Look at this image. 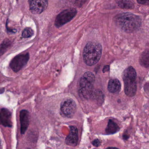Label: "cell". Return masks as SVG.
<instances>
[{
	"mask_svg": "<svg viewBox=\"0 0 149 149\" xmlns=\"http://www.w3.org/2000/svg\"><path fill=\"white\" fill-rule=\"evenodd\" d=\"M77 10L75 8H69L64 10L56 17L55 25L57 28H60L70 22L77 15Z\"/></svg>",
	"mask_w": 149,
	"mask_h": 149,
	"instance_id": "cell-5",
	"label": "cell"
},
{
	"mask_svg": "<svg viewBox=\"0 0 149 149\" xmlns=\"http://www.w3.org/2000/svg\"><path fill=\"white\" fill-rule=\"evenodd\" d=\"M70 132L69 134L66 138L65 144L70 146H77L78 144V130L76 126H70Z\"/></svg>",
	"mask_w": 149,
	"mask_h": 149,
	"instance_id": "cell-10",
	"label": "cell"
},
{
	"mask_svg": "<svg viewBox=\"0 0 149 149\" xmlns=\"http://www.w3.org/2000/svg\"><path fill=\"white\" fill-rule=\"evenodd\" d=\"M140 62L142 65L145 67H148L149 64V53L148 52H144L141 55Z\"/></svg>",
	"mask_w": 149,
	"mask_h": 149,
	"instance_id": "cell-16",
	"label": "cell"
},
{
	"mask_svg": "<svg viewBox=\"0 0 149 149\" xmlns=\"http://www.w3.org/2000/svg\"><path fill=\"white\" fill-rule=\"evenodd\" d=\"M0 124L5 127L12 126V113L7 109L2 108L0 109Z\"/></svg>",
	"mask_w": 149,
	"mask_h": 149,
	"instance_id": "cell-9",
	"label": "cell"
},
{
	"mask_svg": "<svg viewBox=\"0 0 149 149\" xmlns=\"http://www.w3.org/2000/svg\"><path fill=\"white\" fill-rule=\"evenodd\" d=\"M136 73L132 66L127 68L123 73V80L124 83V91L128 97H133L136 93Z\"/></svg>",
	"mask_w": 149,
	"mask_h": 149,
	"instance_id": "cell-3",
	"label": "cell"
},
{
	"mask_svg": "<svg viewBox=\"0 0 149 149\" xmlns=\"http://www.w3.org/2000/svg\"><path fill=\"white\" fill-rule=\"evenodd\" d=\"M76 108L75 102L73 99H66L61 105V111L68 117H71L74 114Z\"/></svg>",
	"mask_w": 149,
	"mask_h": 149,
	"instance_id": "cell-8",
	"label": "cell"
},
{
	"mask_svg": "<svg viewBox=\"0 0 149 149\" xmlns=\"http://www.w3.org/2000/svg\"><path fill=\"white\" fill-rule=\"evenodd\" d=\"M138 3L140 5H148L149 0H136Z\"/></svg>",
	"mask_w": 149,
	"mask_h": 149,
	"instance_id": "cell-20",
	"label": "cell"
},
{
	"mask_svg": "<svg viewBox=\"0 0 149 149\" xmlns=\"http://www.w3.org/2000/svg\"><path fill=\"white\" fill-rule=\"evenodd\" d=\"M118 26L124 32H132L136 31L141 26V20L138 16L130 13L117 15L115 18Z\"/></svg>",
	"mask_w": 149,
	"mask_h": 149,
	"instance_id": "cell-1",
	"label": "cell"
},
{
	"mask_svg": "<svg viewBox=\"0 0 149 149\" xmlns=\"http://www.w3.org/2000/svg\"><path fill=\"white\" fill-rule=\"evenodd\" d=\"M20 120L21 123V133L22 134H24L27 130L30 123V114L28 110L23 109L20 111Z\"/></svg>",
	"mask_w": 149,
	"mask_h": 149,
	"instance_id": "cell-11",
	"label": "cell"
},
{
	"mask_svg": "<svg viewBox=\"0 0 149 149\" xmlns=\"http://www.w3.org/2000/svg\"><path fill=\"white\" fill-rule=\"evenodd\" d=\"M95 80V76L91 72L85 73L81 77L80 81L79 92L80 94L84 98H89L92 95Z\"/></svg>",
	"mask_w": 149,
	"mask_h": 149,
	"instance_id": "cell-4",
	"label": "cell"
},
{
	"mask_svg": "<svg viewBox=\"0 0 149 149\" xmlns=\"http://www.w3.org/2000/svg\"><path fill=\"white\" fill-rule=\"evenodd\" d=\"M92 144L94 146H95V147H98L101 144V143H100V141L99 140L96 139H95V140L92 141Z\"/></svg>",
	"mask_w": 149,
	"mask_h": 149,
	"instance_id": "cell-19",
	"label": "cell"
},
{
	"mask_svg": "<svg viewBox=\"0 0 149 149\" xmlns=\"http://www.w3.org/2000/svg\"><path fill=\"white\" fill-rule=\"evenodd\" d=\"M102 53V46L99 43L97 42H90L86 45L84 48V62L87 66H94L100 60Z\"/></svg>",
	"mask_w": 149,
	"mask_h": 149,
	"instance_id": "cell-2",
	"label": "cell"
},
{
	"mask_svg": "<svg viewBox=\"0 0 149 149\" xmlns=\"http://www.w3.org/2000/svg\"><path fill=\"white\" fill-rule=\"evenodd\" d=\"M29 9L33 14H41L47 8L48 0H29Z\"/></svg>",
	"mask_w": 149,
	"mask_h": 149,
	"instance_id": "cell-7",
	"label": "cell"
},
{
	"mask_svg": "<svg viewBox=\"0 0 149 149\" xmlns=\"http://www.w3.org/2000/svg\"><path fill=\"white\" fill-rule=\"evenodd\" d=\"M1 140H0V149H1Z\"/></svg>",
	"mask_w": 149,
	"mask_h": 149,
	"instance_id": "cell-22",
	"label": "cell"
},
{
	"mask_svg": "<svg viewBox=\"0 0 149 149\" xmlns=\"http://www.w3.org/2000/svg\"><path fill=\"white\" fill-rule=\"evenodd\" d=\"M34 35V31L30 28H26L24 29L22 33V37L23 38H28Z\"/></svg>",
	"mask_w": 149,
	"mask_h": 149,
	"instance_id": "cell-17",
	"label": "cell"
},
{
	"mask_svg": "<svg viewBox=\"0 0 149 149\" xmlns=\"http://www.w3.org/2000/svg\"><path fill=\"white\" fill-rule=\"evenodd\" d=\"M118 5L123 9H130L134 7V4L129 0H120L117 2Z\"/></svg>",
	"mask_w": 149,
	"mask_h": 149,
	"instance_id": "cell-14",
	"label": "cell"
},
{
	"mask_svg": "<svg viewBox=\"0 0 149 149\" xmlns=\"http://www.w3.org/2000/svg\"><path fill=\"white\" fill-rule=\"evenodd\" d=\"M87 0H75V5L77 7H81L86 3Z\"/></svg>",
	"mask_w": 149,
	"mask_h": 149,
	"instance_id": "cell-18",
	"label": "cell"
},
{
	"mask_svg": "<svg viewBox=\"0 0 149 149\" xmlns=\"http://www.w3.org/2000/svg\"><path fill=\"white\" fill-rule=\"evenodd\" d=\"M108 88L111 93H115L119 92L121 89V84L119 80L117 79L110 80L108 83Z\"/></svg>",
	"mask_w": 149,
	"mask_h": 149,
	"instance_id": "cell-13",
	"label": "cell"
},
{
	"mask_svg": "<svg viewBox=\"0 0 149 149\" xmlns=\"http://www.w3.org/2000/svg\"><path fill=\"white\" fill-rule=\"evenodd\" d=\"M29 59L28 53L17 56L11 61L10 64V68L15 72H18L26 66Z\"/></svg>",
	"mask_w": 149,
	"mask_h": 149,
	"instance_id": "cell-6",
	"label": "cell"
},
{
	"mask_svg": "<svg viewBox=\"0 0 149 149\" xmlns=\"http://www.w3.org/2000/svg\"><path fill=\"white\" fill-rule=\"evenodd\" d=\"M12 42L8 39H5L4 40L3 42L0 46V56L8 50V48L11 46Z\"/></svg>",
	"mask_w": 149,
	"mask_h": 149,
	"instance_id": "cell-15",
	"label": "cell"
},
{
	"mask_svg": "<svg viewBox=\"0 0 149 149\" xmlns=\"http://www.w3.org/2000/svg\"><path fill=\"white\" fill-rule=\"evenodd\" d=\"M106 149H119V148H117V147H108V148H106Z\"/></svg>",
	"mask_w": 149,
	"mask_h": 149,
	"instance_id": "cell-21",
	"label": "cell"
},
{
	"mask_svg": "<svg viewBox=\"0 0 149 149\" xmlns=\"http://www.w3.org/2000/svg\"><path fill=\"white\" fill-rule=\"evenodd\" d=\"M119 130L120 128L117 123L112 119H109L106 129V134H113L117 133Z\"/></svg>",
	"mask_w": 149,
	"mask_h": 149,
	"instance_id": "cell-12",
	"label": "cell"
}]
</instances>
